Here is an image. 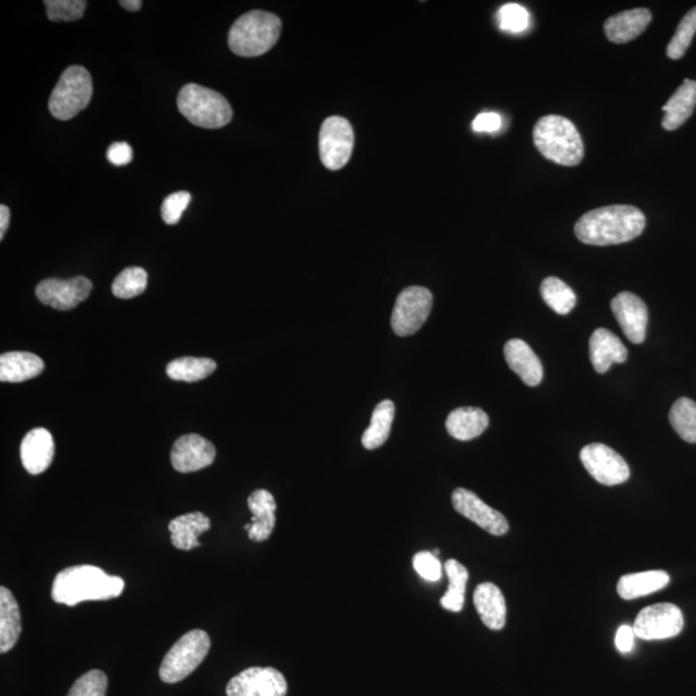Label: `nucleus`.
I'll use <instances>...</instances> for the list:
<instances>
[{"label":"nucleus","instance_id":"obj_45","mask_svg":"<svg viewBox=\"0 0 696 696\" xmlns=\"http://www.w3.org/2000/svg\"><path fill=\"white\" fill-rule=\"evenodd\" d=\"M120 6L126 8L127 11L136 12L141 10L142 2L141 0H120Z\"/></svg>","mask_w":696,"mask_h":696},{"label":"nucleus","instance_id":"obj_1","mask_svg":"<svg viewBox=\"0 0 696 696\" xmlns=\"http://www.w3.org/2000/svg\"><path fill=\"white\" fill-rule=\"evenodd\" d=\"M646 218L633 205H609L583 214L575 223L580 242L597 247L631 242L645 230Z\"/></svg>","mask_w":696,"mask_h":696},{"label":"nucleus","instance_id":"obj_44","mask_svg":"<svg viewBox=\"0 0 696 696\" xmlns=\"http://www.w3.org/2000/svg\"><path fill=\"white\" fill-rule=\"evenodd\" d=\"M10 220H11V213H10V208L7 207V205H0V239H4V235H6V232L8 230V226H10Z\"/></svg>","mask_w":696,"mask_h":696},{"label":"nucleus","instance_id":"obj_36","mask_svg":"<svg viewBox=\"0 0 696 696\" xmlns=\"http://www.w3.org/2000/svg\"><path fill=\"white\" fill-rule=\"evenodd\" d=\"M48 19L55 22L78 21L82 19L87 8L84 0H46Z\"/></svg>","mask_w":696,"mask_h":696},{"label":"nucleus","instance_id":"obj_37","mask_svg":"<svg viewBox=\"0 0 696 696\" xmlns=\"http://www.w3.org/2000/svg\"><path fill=\"white\" fill-rule=\"evenodd\" d=\"M499 28L508 33L519 34L528 29L529 13L516 3H508L497 13Z\"/></svg>","mask_w":696,"mask_h":696},{"label":"nucleus","instance_id":"obj_39","mask_svg":"<svg viewBox=\"0 0 696 696\" xmlns=\"http://www.w3.org/2000/svg\"><path fill=\"white\" fill-rule=\"evenodd\" d=\"M191 194L187 191H177L164 200L162 205V217L167 225H176L180 222L182 214L189 207Z\"/></svg>","mask_w":696,"mask_h":696},{"label":"nucleus","instance_id":"obj_7","mask_svg":"<svg viewBox=\"0 0 696 696\" xmlns=\"http://www.w3.org/2000/svg\"><path fill=\"white\" fill-rule=\"evenodd\" d=\"M93 95L91 74L83 66L64 71L49 98V111L58 120H70L86 109Z\"/></svg>","mask_w":696,"mask_h":696},{"label":"nucleus","instance_id":"obj_41","mask_svg":"<svg viewBox=\"0 0 696 696\" xmlns=\"http://www.w3.org/2000/svg\"><path fill=\"white\" fill-rule=\"evenodd\" d=\"M502 127L501 115L497 113H483L476 116L472 128L477 133H494Z\"/></svg>","mask_w":696,"mask_h":696},{"label":"nucleus","instance_id":"obj_40","mask_svg":"<svg viewBox=\"0 0 696 696\" xmlns=\"http://www.w3.org/2000/svg\"><path fill=\"white\" fill-rule=\"evenodd\" d=\"M413 566L417 573L428 582H437L443 575V565L432 552H418L414 556Z\"/></svg>","mask_w":696,"mask_h":696},{"label":"nucleus","instance_id":"obj_17","mask_svg":"<svg viewBox=\"0 0 696 696\" xmlns=\"http://www.w3.org/2000/svg\"><path fill=\"white\" fill-rule=\"evenodd\" d=\"M21 462L31 475H40L51 466L55 457V441L46 428H34L26 434L20 448Z\"/></svg>","mask_w":696,"mask_h":696},{"label":"nucleus","instance_id":"obj_22","mask_svg":"<svg viewBox=\"0 0 696 696\" xmlns=\"http://www.w3.org/2000/svg\"><path fill=\"white\" fill-rule=\"evenodd\" d=\"M651 19L653 16L646 8L620 12L605 22L606 38L617 44L632 42L648 29Z\"/></svg>","mask_w":696,"mask_h":696},{"label":"nucleus","instance_id":"obj_9","mask_svg":"<svg viewBox=\"0 0 696 696\" xmlns=\"http://www.w3.org/2000/svg\"><path fill=\"white\" fill-rule=\"evenodd\" d=\"M354 142V129L347 119L342 116L325 119L319 135L321 162L330 171L345 167L354 150Z\"/></svg>","mask_w":696,"mask_h":696},{"label":"nucleus","instance_id":"obj_23","mask_svg":"<svg viewBox=\"0 0 696 696\" xmlns=\"http://www.w3.org/2000/svg\"><path fill=\"white\" fill-rule=\"evenodd\" d=\"M211 520L202 512H191L178 516L169 522V532L173 546L182 551H190L200 547V535L211 529Z\"/></svg>","mask_w":696,"mask_h":696},{"label":"nucleus","instance_id":"obj_43","mask_svg":"<svg viewBox=\"0 0 696 696\" xmlns=\"http://www.w3.org/2000/svg\"><path fill=\"white\" fill-rule=\"evenodd\" d=\"M635 638L636 633L633 631V627L622 626L615 636V646L622 654L631 653L633 646H635Z\"/></svg>","mask_w":696,"mask_h":696},{"label":"nucleus","instance_id":"obj_11","mask_svg":"<svg viewBox=\"0 0 696 696\" xmlns=\"http://www.w3.org/2000/svg\"><path fill=\"white\" fill-rule=\"evenodd\" d=\"M684 628V615L673 604L649 606L638 613L633 624L636 637L645 641L667 640L680 635Z\"/></svg>","mask_w":696,"mask_h":696},{"label":"nucleus","instance_id":"obj_4","mask_svg":"<svg viewBox=\"0 0 696 696\" xmlns=\"http://www.w3.org/2000/svg\"><path fill=\"white\" fill-rule=\"evenodd\" d=\"M280 33L281 21L274 13L248 12L231 26L229 47L238 56H261L275 46Z\"/></svg>","mask_w":696,"mask_h":696},{"label":"nucleus","instance_id":"obj_24","mask_svg":"<svg viewBox=\"0 0 696 696\" xmlns=\"http://www.w3.org/2000/svg\"><path fill=\"white\" fill-rule=\"evenodd\" d=\"M448 434L459 441H470L483 435L489 427V416L483 409L466 408L454 409L446 418Z\"/></svg>","mask_w":696,"mask_h":696},{"label":"nucleus","instance_id":"obj_35","mask_svg":"<svg viewBox=\"0 0 696 696\" xmlns=\"http://www.w3.org/2000/svg\"><path fill=\"white\" fill-rule=\"evenodd\" d=\"M696 34V7L686 13L677 26V30L667 47V56L672 60H680L685 56Z\"/></svg>","mask_w":696,"mask_h":696},{"label":"nucleus","instance_id":"obj_19","mask_svg":"<svg viewBox=\"0 0 696 696\" xmlns=\"http://www.w3.org/2000/svg\"><path fill=\"white\" fill-rule=\"evenodd\" d=\"M248 507L252 512L251 524L245 525L249 539L253 542L267 541L276 524L274 495L265 489H258L249 495Z\"/></svg>","mask_w":696,"mask_h":696},{"label":"nucleus","instance_id":"obj_33","mask_svg":"<svg viewBox=\"0 0 696 696\" xmlns=\"http://www.w3.org/2000/svg\"><path fill=\"white\" fill-rule=\"evenodd\" d=\"M669 422L677 435L686 443L696 444V403L694 400L681 397L673 404L669 412Z\"/></svg>","mask_w":696,"mask_h":696},{"label":"nucleus","instance_id":"obj_31","mask_svg":"<svg viewBox=\"0 0 696 696\" xmlns=\"http://www.w3.org/2000/svg\"><path fill=\"white\" fill-rule=\"evenodd\" d=\"M444 568L446 575H448L449 588L441 599V606L446 610L453 611V613H459L464 605L468 570L457 560L446 561Z\"/></svg>","mask_w":696,"mask_h":696},{"label":"nucleus","instance_id":"obj_20","mask_svg":"<svg viewBox=\"0 0 696 696\" xmlns=\"http://www.w3.org/2000/svg\"><path fill=\"white\" fill-rule=\"evenodd\" d=\"M590 359L596 372L604 374L611 365L626 363L628 350L614 333L599 328L593 332L590 339Z\"/></svg>","mask_w":696,"mask_h":696},{"label":"nucleus","instance_id":"obj_5","mask_svg":"<svg viewBox=\"0 0 696 696\" xmlns=\"http://www.w3.org/2000/svg\"><path fill=\"white\" fill-rule=\"evenodd\" d=\"M178 110L196 127L217 129L232 119V107L225 97L213 89L187 84L177 98Z\"/></svg>","mask_w":696,"mask_h":696},{"label":"nucleus","instance_id":"obj_18","mask_svg":"<svg viewBox=\"0 0 696 696\" xmlns=\"http://www.w3.org/2000/svg\"><path fill=\"white\" fill-rule=\"evenodd\" d=\"M504 358L508 367L521 378L526 386L535 387L543 381V365L538 356L522 339H511L504 346Z\"/></svg>","mask_w":696,"mask_h":696},{"label":"nucleus","instance_id":"obj_6","mask_svg":"<svg viewBox=\"0 0 696 696\" xmlns=\"http://www.w3.org/2000/svg\"><path fill=\"white\" fill-rule=\"evenodd\" d=\"M211 649V638L202 629L187 632L168 651L159 669L160 680L177 684L203 663Z\"/></svg>","mask_w":696,"mask_h":696},{"label":"nucleus","instance_id":"obj_26","mask_svg":"<svg viewBox=\"0 0 696 696\" xmlns=\"http://www.w3.org/2000/svg\"><path fill=\"white\" fill-rule=\"evenodd\" d=\"M44 370L43 360L30 352H7L0 356V381L20 383L38 377Z\"/></svg>","mask_w":696,"mask_h":696},{"label":"nucleus","instance_id":"obj_38","mask_svg":"<svg viewBox=\"0 0 696 696\" xmlns=\"http://www.w3.org/2000/svg\"><path fill=\"white\" fill-rule=\"evenodd\" d=\"M107 684L105 673L93 669L75 681L68 696H106Z\"/></svg>","mask_w":696,"mask_h":696},{"label":"nucleus","instance_id":"obj_15","mask_svg":"<svg viewBox=\"0 0 696 696\" xmlns=\"http://www.w3.org/2000/svg\"><path fill=\"white\" fill-rule=\"evenodd\" d=\"M611 310L629 341L636 345L645 341L649 311L640 297L631 292L619 293L611 301Z\"/></svg>","mask_w":696,"mask_h":696},{"label":"nucleus","instance_id":"obj_14","mask_svg":"<svg viewBox=\"0 0 696 696\" xmlns=\"http://www.w3.org/2000/svg\"><path fill=\"white\" fill-rule=\"evenodd\" d=\"M452 503L455 511L495 537H502L510 530L506 517L481 501L471 490L455 489L452 494Z\"/></svg>","mask_w":696,"mask_h":696},{"label":"nucleus","instance_id":"obj_16","mask_svg":"<svg viewBox=\"0 0 696 696\" xmlns=\"http://www.w3.org/2000/svg\"><path fill=\"white\" fill-rule=\"evenodd\" d=\"M216 459V448L211 441L196 434L181 436L174 443L171 462L174 470L190 474L211 466Z\"/></svg>","mask_w":696,"mask_h":696},{"label":"nucleus","instance_id":"obj_2","mask_svg":"<svg viewBox=\"0 0 696 696\" xmlns=\"http://www.w3.org/2000/svg\"><path fill=\"white\" fill-rule=\"evenodd\" d=\"M124 591V580L93 565L70 566L53 580L52 599L57 604L75 606L84 601L116 599Z\"/></svg>","mask_w":696,"mask_h":696},{"label":"nucleus","instance_id":"obj_28","mask_svg":"<svg viewBox=\"0 0 696 696\" xmlns=\"http://www.w3.org/2000/svg\"><path fill=\"white\" fill-rule=\"evenodd\" d=\"M22 631L19 604L6 587L0 588V653L15 648Z\"/></svg>","mask_w":696,"mask_h":696},{"label":"nucleus","instance_id":"obj_34","mask_svg":"<svg viewBox=\"0 0 696 696\" xmlns=\"http://www.w3.org/2000/svg\"><path fill=\"white\" fill-rule=\"evenodd\" d=\"M147 287V272L142 267H128L114 280L113 294L122 300L140 296Z\"/></svg>","mask_w":696,"mask_h":696},{"label":"nucleus","instance_id":"obj_8","mask_svg":"<svg viewBox=\"0 0 696 696\" xmlns=\"http://www.w3.org/2000/svg\"><path fill=\"white\" fill-rule=\"evenodd\" d=\"M434 296L425 287H409L397 296L391 327L399 337L417 333L431 314Z\"/></svg>","mask_w":696,"mask_h":696},{"label":"nucleus","instance_id":"obj_25","mask_svg":"<svg viewBox=\"0 0 696 696\" xmlns=\"http://www.w3.org/2000/svg\"><path fill=\"white\" fill-rule=\"evenodd\" d=\"M696 107V82L685 79L663 106L662 126L666 131H676L693 115Z\"/></svg>","mask_w":696,"mask_h":696},{"label":"nucleus","instance_id":"obj_12","mask_svg":"<svg viewBox=\"0 0 696 696\" xmlns=\"http://www.w3.org/2000/svg\"><path fill=\"white\" fill-rule=\"evenodd\" d=\"M287 680L272 667H252L232 677L226 687L227 696H285Z\"/></svg>","mask_w":696,"mask_h":696},{"label":"nucleus","instance_id":"obj_3","mask_svg":"<svg viewBox=\"0 0 696 696\" xmlns=\"http://www.w3.org/2000/svg\"><path fill=\"white\" fill-rule=\"evenodd\" d=\"M533 141L539 153L553 163L575 167L584 158L582 137L574 123L564 116L547 115L539 119Z\"/></svg>","mask_w":696,"mask_h":696},{"label":"nucleus","instance_id":"obj_21","mask_svg":"<svg viewBox=\"0 0 696 696\" xmlns=\"http://www.w3.org/2000/svg\"><path fill=\"white\" fill-rule=\"evenodd\" d=\"M474 604L481 622L492 631L506 626L507 606L501 590L493 583H481L474 592Z\"/></svg>","mask_w":696,"mask_h":696},{"label":"nucleus","instance_id":"obj_42","mask_svg":"<svg viewBox=\"0 0 696 696\" xmlns=\"http://www.w3.org/2000/svg\"><path fill=\"white\" fill-rule=\"evenodd\" d=\"M132 158V147L127 142H115L107 150V159H109L111 164L118 165V167L131 163Z\"/></svg>","mask_w":696,"mask_h":696},{"label":"nucleus","instance_id":"obj_32","mask_svg":"<svg viewBox=\"0 0 696 696\" xmlns=\"http://www.w3.org/2000/svg\"><path fill=\"white\" fill-rule=\"evenodd\" d=\"M541 294L543 301L559 315L570 314L577 305V294L574 290L555 276L543 280Z\"/></svg>","mask_w":696,"mask_h":696},{"label":"nucleus","instance_id":"obj_30","mask_svg":"<svg viewBox=\"0 0 696 696\" xmlns=\"http://www.w3.org/2000/svg\"><path fill=\"white\" fill-rule=\"evenodd\" d=\"M217 369L216 361L208 358H180L171 361L167 367L168 377L173 381L198 382L211 376Z\"/></svg>","mask_w":696,"mask_h":696},{"label":"nucleus","instance_id":"obj_13","mask_svg":"<svg viewBox=\"0 0 696 696\" xmlns=\"http://www.w3.org/2000/svg\"><path fill=\"white\" fill-rule=\"evenodd\" d=\"M92 281L78 276L69 280L47 279L40 281L35 293L39 301L60 311L73 310L87 300L92 292Z\"/></svg>","mask_w":696,"mask_h":696},{"label":"nucleus","instance_id":"obj_29","mask_svg":"<svg viewBox=\"0 0 696 696\" xmlns=\"http://www.w3.org/2000/svg\"><path fill=\"white\" fill-rule=\"evenodd\" d=\"M395 418V404L391 400L382 401L374 409L372 422L365 430L361 443L365 449L374 450L386 443L391 434Z\"/></svg>","mask_w":696,"mask_h":696},{"label":"nucleus","instance_id":"obj_10","mask_svg":"<svg viewBox=\"0 0 696 696\" xmlns=\"http://www.w3.org/2000/svg\"><path fill=\"white\" fill-rule=\"evenodd\" d=\"M580 461L588 474L602 485H620L631 476L628 463L608 445L596 443L584 446L580 450Z\"/></svg>","mask_w":696,"mask_h":696},{"label":"nucleus","instance_id":"obj_27","mask_svg":"<svg viewBox=\"0 0 696 696\" xmlns=\"http://www.w3.org/2000/svg\"><path fill=\"white\" fill-rule=\"evenodd\" d=\"M669 582L671 578L666 571H642V573L623 575L618 582L617 591L623 600H635L663 590Z\"/></svg>","mask_w":696,"mask_h":696}]
</instances>
